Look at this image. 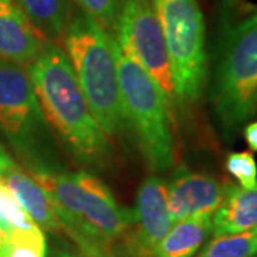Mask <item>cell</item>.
<instances>
[{
  "label": "cell",
  "instance_id": "obj_1",
  "mask_svg": "<svg viewBox=\"0 0 257 257\" xmlns=\"http://www.w3.org/2000/svg\"><path fill=\"white\" fill-rule=\"evenodd\" d=\"M28 69L40 110L66 150L82 165L106 167L113 157L110 142L93 116L66 52L49 42Z\"/></svg>",
  "mask_w": 257,
  "mask_h": 257
},
{
  "label": "cell",
  "instance_id": "obj_2",
  "mask_svg": "<svg viewBox=\"0 0 257 257\" xmlns=\"http://www.w3.org/2000/svg\"><path fill=\"white\" fill-rule=\"evenodd\" d=\"M28 172V170H26ZM50 196L64 233L84 257H111L116 241L135 223L109 187L89 172H28Z\"/></svg>",
  "mask_w": 257,
  "mask_h": 257
},
{
  "label": "cell",
  "instance_id": "obj_3",
  "mask_svg": "<svg viewBox=\"0 0 257 257\" xmlns=\"http://www.w3.org/2000/svg\"><path fill=\"white\" fill-rule=\"evenodd\" d=\"M63 43L94 119L107 138H117L127 127V120L120 93L114 39L80 13L70 19Z\"/></svg>",
  "mask_w": 257,
  "mask_h": 257
},
{
  "label": "cell",
  "instance_id": "obj_4",
  "mask_svg": "<svg viewBox=\"0 0 257 257\" xmlns=\"http://www.w3.org/2000/svg\"><path fill=\"white\" fill-rule=\"evenodd\" d=\"M0 130L28 172L63 170L28 66L0 59Z\"/></svg>",
  "mask_w": 257,
  "mask_h": 257
},
{
  "label": "cell",
  "instance_id": "obj_5",
  "mask_svg": "<svg viewBox=\"0 0 257 257\" xmlns=\"http://www.w3.org/2000/svg\"><path fill=\"white\" fill-rule=\"evenodd\" d=\"M119 84L127 127L152 172H166L175 163L172 103L146 70L116 45Z\"/></svg>",
  "mask_w": 257,
  "mask_h": 257
},
{
  "label": "cell",
  "instance_id": "obj_6",
  "mask_svg": "<svg viewBox=\"0 0 257 257\" xmlns=\"http://www.w3.org/2000/svg\"><path fill=\"white\" fill-rule=\"evenodd\" d=\"M221 128L231 138L257 107V12L227 33L213 86Z\"/></svg>",
  "mask_w": 257,
  "mask_h": 257
},
{
  "label": "cell",
  "instance_id": "obj_7",
  "mask_svg": "<svg viewBox=\"0 0 257 257\" xmlns=\"http://www.w3.org/2000/svg\"><path fill=\"white\" fill-rule=\"evenodd\" d=\"M165 37L177 101L194 103L207 82L204 19L197 0H152Z\"/></svg>",
  "mask_w": 257,
  "mask_h": 257
},
{
  "label": "cell",
  "instance_id": "obj_8",
  "mask_svg": "<svg viewBox=\"0 0 257 257\" xmlns=\"http://www.w3.org/2000/svg\"><path fill=\"white\" fill-rule=\"evenodd\" d=\"M110 35L120 50L156 80L172 106L177 103L165 37L152 0H123Z\"/></svg>",
  "mask_w": 257,
  "mask_h": 257
},
{
  "label": "cell",
  "instance_id": "obj_9",
  "mask_svg": "<svg viewBox=\"0 0 257 257\" xmlns=\"http://www.w3.org/2000/svg\"><path fill=\"white\" fill-rule=\"evenodd\" d=\"M135 223L120 237L114 257H153L155 247L172 227L167 210V184L156 176L140 184L136 199Z\"/></svg>",
  "mask_w": 257,
  "mask_h": 257
},
{
  "label": "cell",
  "instance_id": "obj_10",
  "mask_svg": "<svg viewBox=\"0 0 257 257\" xmlns=\"http://www.w3.org/2000/svg\"><path fill=\"white\" fill-rule=\"evenodd\" d=\"M224 186L214 177L187 169L176 172L167 184V210L170 220L179 221L197 214H213L220 206Z\"/></svg>",
  "mask_w": 257,
  "mask_h": 257
},
{
  "label": "cell",
  "instance_id": "obj_11",
  "mask_svg": "<svg viewBox=\"0 0 257 257\" xmlns=\"http://www.w3.org/2000/svg\"><path fill=\"white\" fill-rule=\"evenodd\" d=\"M47 43L15 0H0V59L29 66Z\"/></svg>",
  "mask_w": 257,
  "mask_h": 257
},
{
  "label": "cell",
  "instance_id": "obj_12",
  "mask_svg": "<svg viewBox=\"0 0 257 257\" xmlns=\"http://www.w3.org/2000/svg\"><path fill=\"white\" fill-rule=\"evenodd\" d=\"M0 183L16 196L30 219L43 231L57 233L62 230L49 193L25 169L15 165L0 175Z\"/></svg>",
  "mask_w": 257,
  "mask_h": 257
},
{
  "label": "cell",
  "instance_id": "obj_13",
  "mask_svg": "<svg viewBox=\"0 0 257 257\" xmlns=\"http://www.w3.org/2000/svg\"><path fill=\"white\" fill-rule=\"evenodd\" d=\"M211 224L214 237L257 227V183L248 189L226 183L223 200L211 216Z\"/></svg>",
  "mask_w": 257,
  "mask_h": 257
},
{
  "label": "cell",
  "instance_id": "obj_14",
  "mask_svg": "<svg viewBox=\"0 0 257 257\" xmlns=\"http://www.w3.org/2000/svg\"><path fill=\"white\" fill-rule=\"evenodd\" d=\"M213 214H197L175 221L163 239L159 241L153 257H193L211 233Z\"/></svg>",
  "mask_w": 257,
  "mask_h": 257
},
{
  "label": "cell",
  "instance_id": "obj_15",
  "mask_svg": "<svg viewBox=\"0 0 257 257\" xmlns=\"http://www.w3.org/2000/svg\"><path fill=\"white\" fill-rule=\"evenodd\" d=\"M49 42L63 39L70 22L69 0H15Z\"/></svg>",
  "mask_w": 257,
  "mask_h": 257
},
{
  "label": "cell",
  "instance_id": "obj_16",
  "mask_svg": "<svg viewBox=\"0 0 257 257\" xmlns=\"http://www.w3.org/2000/svg\"><path fill=\"white\" fill-rule=\"evenodd\" d=\"M257 254V227L216 236L197 257H253Z\"/></svg>",
  "mask_w": 257,
  "mask_h": 257
},
{
  "label": "cell",
  "instance_id": "obj_17",
  "mask_svg": "<svg viewBox=\"0 0 257 257\" xmlns=\"http://www.w3.org/2000/svg\"><path fill=\"white\" fill-rule=\"evenodd\" d=\"M46 236L39 226L12 229L0 251V257H46Z\"/></svg>",
  "mask_w": 257,
  "mask_h": 257
},
{
  "label": "cell",
  "instance_id": "obj_18",
  "mask_svg": "<svg viewBox=\"0 0 257 257\" xmlns=\"http://www.w3.org/2000/svg\"><path fill=\"white\" fill-rule=\"evenodd\" d=\"M83 13L93 19L100 28L111 33L119 18L123 0H74Z\"/></svg>",
  "mask_w": 257,
  "mask_h": 257
},
{
  "label": "cell",
  "instance_id": "obj_19",
  "mask_svg": "<svg viewBox=\"0 0 257 257\" xmlns=\"http://www.w3.org/2000/svg\"><path fill=\"white\" fill-rule=\"evenodd\" d=\"M226 169L237 179L241 187H253L257 183V163L250 152H233L226 157Z\"/></svg>",
  "mask_w": 257,
  "mask_h": 257
},
{
  "label": "cell",
  "instance_id": "obj_20",
  "mask_svg": "<svg viewBox=\"0 0 257 257\" xmlns=\"http://www.w3.org/2000/svg\"><path fill=\"white\" fill-rule=\"evenodd\" d=\"M0 197L3 204V214L5 219L12 229H32L37 226L35 221L30 219L28 213L22 207L16 196L10 192L5 184L0 183Z\"/></svg>",
  "mask_w": 257,
  "mask_h": 257
},
{
  "label": "cell",
  "instance_id": "obj_21",
  "mask_svg": "<svg viewBox=\"0 0 257 257\" xmlns=\"http://www.w3.org/2000/svg\"><path fill=\"white\" fill-rule=\"evenodd\" d=\"M244 139L247 142L250 150L257 152V121L250 123L244 128Z\"/></svg>",
  "mask_w": 257,
  "mask_h": 257
},
{
  "label": "cell",
  "instance_id": "obj_22",
  "mask_svg": "<svg viewBox=\"0 0 257 257\" xmlns=\"http://www.w3.org/2000/svg\"><path fill=\"white\" fill-rule=\"evenodd\" d=\"M15 165L16 163L13 162V159L8 155V152L5 150V147L0 145V175H3L5 172H8Z\"/></svg>",
  "mask_w": 257,
  "mask_h": 257
},
{
  "label": "cell",
  "instance_id": "obj_23",
  "mask_svg": "<svg viewBox=\"0 0 257 257\" xmlns=\"http://www.w3.org/2000/svg\"><path fill=\"white\" fill-rule=\"evenodd\" d=\"M52 257H77V256H74V254H72V253H67V251H55L53 253V256Z\"/></svg>",
  "mask_w": 257,
  "mask_h": 257
},
{
  "label": "cell",
  "instance_id": "obj_24",
  "mask_svg": "<svg viewBox=\"0 0 257 257\" xmlns=\"http://www.w3.org/2000/svg\"><path fill=\"white\" fill-rule=\"evenodd\" d=\"M253 257H257V256H253Z\"/></svg>",
  "mask_w": 257,
  "mask_h": 257
},
{
  "label": "cell",
  "instance_id": "obj_25",
  "mask_svg": "<svg viewBox=\"0 0 257 257\" xmlns=\"http://www.w3.org/2000/svg\"><path fill=\"white\" fill-rule=\"evenodd\" d=\"M111 257H114V256H111Z\"/></svg>",
  "mask_w": 257,
  "mask_h": 257
}]
</instances>
